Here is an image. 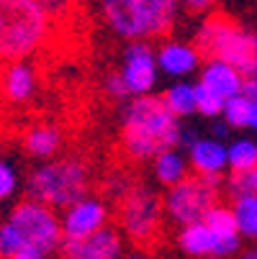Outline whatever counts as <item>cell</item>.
Instances as JSON below:
<instances>
[{
	"label": "cell",
	"instance_id": "obj_1",
	"mask_svg": "<svg viewBox=\"0 0 257 259\" xmlns=\"http://www.w3.org/2000/svg\"><path fill=\"white\" fill-rule=\"evenodd\" d=\"M182 121L175 118L160 93L129 98L119 116V144L129 162L144 164L182 146Z\"/></svg>",
	"mask_w": 257,
	"mask_h": 259
},
{
	"label": "cell",
	"instance_id": "obj_2",
	"mask_svg": "<svg viewBox=\"0 0 257 259\" xmlns=\"http://www.w3.org/2000/svg\"><path fill=\"white\" fill-rule=\"evenodd\" d=\"M54 36V18L39 0H0V64L31 62Z\"/></svg>",
	"mask_w": 257,
	"mask_h": 259
},
{
	"label": "cell",
	"instance_id": "obj_3",
	"mask_svg": "<svg viewBox=\"0 0 257 259\" xmlns=\"http://www.w3.org/2000/svg\"><path fill=\"white\" fill-rule=\"evenodd\" d=\"M26 198L52 210H64L83 200L93 190V172L83 157L62 154L49 162H39L23 180Z\"/></svg>",
	"mask_w": 257,
	"mask_h": 259
},
{
	"label": "cell",
	"instance_id": "obj_4",
	"mask_svg": "<svg viewBox=\"0 0 257 259\" xmlns=\"http://www.w3.org/2000/svg\"><path fill=\"white\" fill-rule=\"evenodd\" d=\"M193 44L203 59H222L257 82V31L247 28L227 13H208L193 33Z\"/></svg>",
	"mask_w": 257,
	"mask_h": 259
},
{
	"label": "cell",
	"instance_id": "obj_5",
	"mask_svg": "<svg viewBox=\"0 0 257 259\" xmlns=\"http://www.w3.org/2000/svg\"><path fill=\"white\" fill-rule=\"evenodd\" d=\"M116 229L126 241H131L136 249H150L165 226V205L162 193L152 182L139 180L136 175L131 182L111 200Z\"/></svg>",
	"mask_w": 257,
	"mask_h": 259
},
{
	"label": "cell",
	"instance_id": "obj_6",
	"mask_svg": "<svg viewBox=\"0 0 257 259\" xmlns=\"http://www.w3.org/2000/svg\"><path fill=\"white\" fill-rule=\"evenodd\" d=\"M13 226L18 236V254H28L33 259H52L62 251L64 236H62V221L59 213L36 203L31 198H21L11 205V210L3 215Z\"/></svg>",
	"mask_w": 257,
	"mask_h": 259
},
{
	"label": "cell",
	"instance_id": "obj_7",
	"mask_svg": "<svg viewBox=\"0 0 257 259\" xmlns=\"http://www.w3.org/2000/svg\"><path fill=\"white\" fill-rule=\"evenodd\" d=\"M222 190L224 182L206 180L198 175H188L175 188L162 193V205H165V218L172 221L177 229L198 224L206 218V213L222 203Z\"/></svg>",
	"mask_w": 257,
	"mask_h": 259
},
{
	"label": "cell",
	"instance_id": "obj_8",
	"mask_svg": "<svg viewBox=\"0 0 257 259\" xmlns=\"http://www.w3.org/2000/svg\"><path fill=\"white\" fill-rule=\"evenodd\" d=\"M116 72L124 80L129 98L152 95L157 88V80H160L155 47L150 41H129L121 52V64Z\"/></svg>",
	"mask_w": 257,
	"mask_h": 259
},
{
	"label": "cell",
	"instance_id": "obj_9",
	"mask_svg": "<svg viewBox=\"0 0 257 259\" xmlns=\"http://www.w3.org/2000/svg\"><path fill=\"white\" fill-rule=\"evenodd\" d=\"M111 218H114V208L105 198L100 195H85L83 200L72 203L69 208H64L59 213L62 221V236L64 244L72 241H83L88 236H93L95 231L111 226Z\"/></svg>",
	"mask_w": 257,
	"mask_h": 259
},
{
	"label": "cell",
	"instance_id": "obj_10",
	"mask_svg": "<svg viewBox=\"0 0 257 259\" xmlns=\"http://www.w3.org/2000/svg\"><path fill=\"white\" fill-rule=\"evenodd\" d=\"M155 59H157L160 75L170 77L172 82L191 80L193 75H198V69L203 64V54L198 52L193 39H175V36L157 41Z\"/></svg>",
	"mask_w": 257,
	"mask_h": 259
},
{
	"label": "cell",
	"instance_id": "obj_11",
	"mask_svg": "<svg viewBox=\"0 0 257 259\" xmlns=\"http://www.w3.org/2000/svg\"><path fill=\"white\" fill-rule=\"evenodd\" d=\"M182 152H186V157H188L191 175L224 182V177L229 172V164H227V141L216 139L211 134H198Z\"/></svg>",
	"mask_w": 257,
	"mask_h": 259
},
{
	"label": "cell",
	"instance_id": "obj_12",
	"mask_svg": "<svg viewBox=\"0 0 257 259\" xmlns=\"http://www.w3.org/2000/svg\"><path fill=\"white\" fill-rule=\"evenodd\" d=\"M182 8L180 0H139V23H141V41H162L177 26Z\"/></svg>",
	"mask_w": 257,
	"mask_h": 259
},
{
	"label": "cell",
	"instance_id": "obj_13",
	"mask_svg": "<svg viewBox=\"0 0 257 259\" xmlns=\"http://www.w3.org/2000/svg\"><path fill=\"white\" fill-rule=\"evenodd\" d=\"M126 239L116 226H105L83 241H72L62 246V256H78V259H124Z\"/></svg>",
	"mask_w": 257,
	"mask_h": 259
},
{
	"label": "cell",
	"instance_id": "obj_14",
	"mask_svg": "<svg viewBox=\"0 0 257 259\" xmlns=\"http://www.w3.org/2000/svg\"><path fill=\"white\" fill-rule=\"evenodd\" d=\"M39 93V69L31 62H11L0 72V98L11 105H26Z\"/></svg>",
	"mask_w": 257,
	"mask_h": 259
},
{
	"label": "cell",
	"instance_id": "obj_15",
	"mask_svg": "<svg viewBox=\"0 0 257 259\" xmlns=\"http://www.w3.org/2000/svg\"><path fill=\"white\" fill-rule=\"evenodd\" d=\"M100 18L114 36L129 41H141L139 0H98Z\"/></svg>",
	"mask_w": 257,
	"mask_h": 259
},
{
	"label": "cell",
	"instance_id": "obj_16",
	"mask_svg": "<svg viewBox=\"0 0 257 259\" xmlns=\"http://www.w3.org/2000/svg\"><path fill=\"white\" fill-rule=\"evenodd\" d=\"M21 146L36 162L57 159V157H62V149H64V131L57 123H49V121L31 123L21 136Z\"/></svg>",
	"mask_w": 257,
	"mask_h": 259
},
{
	"label": "cell",
	"instance_id": "obj_17",
	"mask_svg": "<svg viewBox=\"0 0 257 259\" xmlns=\"http://www.w3.org/2000/svg\"><path fill=\"white\" fill-rule=\"evenodd\" d=\"M196 82H198L203 90H208L211 95L222 98L224 103H227L229 98L239 95L242 88H244L242 72H237L232 64H227V62H222V59H203Z\"/></svg>",
	"mask_w": 257,
	"mask_h": 259
},
{
	"label": "cell",
	"instance_id": "obj_18",
	"mask_svg": "<svg viewBox=\"0 0 257 259\" xmlns=\"http://www.w3.org/2000/svg\"><path fill=\"white\" fill-rule=\"evenodd\" d=\"M203 224L213 231V236H216V241H218V256H222V259H232L234 254L242 251V236H239V231H237L232 208H229L227 203L213 205V208L206 213Z\"/></svg>",
	"mask_w": 257,
	"mask_h": 259
},
{
	"label": "cell",
	"instance_id": "obj_19",
	"mask_svg": "<svg viewBox=\"0 0 257 259\" xmlns=\"http://www.w3.org/2000/svg\"><path fill=\"white\" fill-rule=\"evenodd\" d=\"M177 249L188 259H222L218 256V241L203 221L177 229Z\"/></svg>",
	"mask_w": 257,
	"mask_h": 259
},
{
	"label": "cell",
	"instance_id": "obj_20",
	"mask_svg": "<svg viewBox=\"0 0 257 259\" xmlns=\"http://www.w3.org/2000/svg\"><path fill=\"white\" fill-rule=\"evenodd\" d=\"M152 177L160 188L170 190L175 188L177 182H182L188 175H191V167H188V157L182 149H167L162 154H157L152 162Z\"/></svg>",
	"mask_w": 257,
	"mask_h": 259
},
{
	"label": "cell",
	"instance_id": "obj_21",
	"mask_svg": "<svg viewBox=\"0 0 257 259\" xmlns=\"http://www.w3.org/2000/svg\"><path fill=\"white\" fill-rule=\"evenodd\" d=\"M160 98L165 100L167 110L175 116V118H191L196 116V82L191 80H177V82H170Z\"/></svg>",
	"mask_w": 257,
	"mask_h": 259
},
{
	"label": "cell",
	"instance_id": "obj_22",
	"mask_svg": "<svg viewBox=\"0 0 257 259\" xmlns=\"http://www.w3.org/2000/svg\"><path fill=\"white\" fill-rule=\"evenodd\" d=\"M227 164L229 175L247 172L257 167V139L254 136H234L227 141Z\"/></svg>",
	"mask_w": 257,
	"mask_h": 259
},
{
	"label": "cell",
	"instance_id": "obj_23",
	"mask_svg": "<svg viewBox=\"0 0 257 259\" xmlns=\"http://www.w3.org/2000/svg\"><path fill=\"white\" fill-rule=\"evenodd\" d=\"M232 215L242 239L257 241V198L254 195H242L232 198Z\"/></svg>",
	"mask_w": 257,
	"mask_h": 259
},
{
	"label": "cell",
	"instance_id": "obj_24",
	"mask_svg": "<svg viewBox=\"0 0 257 259\" xmlns=\"http://www.w3.org/2000/svg\"><path fill=\"white\" fill-rule=\"evenodd\" d=\"M249 108H252V100H249L244 93H239V95H234V98H229V100L224 103L222 121L227 123L229 131H242V128H247V123H249Z\"/></svg>",
	"mask_w": 257,
	"mask_h": 259
},
{
	"label": "cell",
	"instance_id": "obj_25",
	"mask_svg": "<svg viewBox=\"0 0 257 259\" xmlns=\"http://www.w3.org/2000/svg\"><path fill=\"white\" fill-rule=\"evenodd\" d=\"M21 190H23V180L18 167L8 157H0V205L13 200Z\"/></svg>",
	"mask_w": 257,
	"mask_h": 259
},
{
	"label": "cell",
	"instance_id": "obj_26",
	"mask_svg": "<svg viewBox=\"0 0 257 259\" xmlns=\"http://www.w3.org/2000/svg\"><path fill=\"white\" fill-rule=\"evenodd\" d=\"M224 190L232 198H242V195H254L257 198V167L247 169V172H234L224 177Z\"/></svg>",
	"mask_w": 257,
	"mask_h": 259
},
{
	"label": "cell",
	"instance_id": "obj_27",
	"mask_svg": "<svg viewBox=\"0 0 257 259\" xmlns=\"http://www.w3.org/2000/svg\"><path fill=\"white\" fill-rule=\"evenodd\" d=\"M222 110H224V100L211 95L208 90H203L196 82V116L203 118H222Z\"/></svg>",
	"mask_w": 257,
	"mask_h": 259
},
{
	"label": "cell",
	"instance_id": "obj_28",
	"mask_svg": "<svg viewBox=\"0 0 257 259\" xmlns=\"http://www.w3.org/2000/svg\"><path fill=\"white\" fill-rule=\"evenodd\" d=\"M103 93L111 98V100H119V103H126L129 100V93L124 88V80L119 77V72H108V75L103 77Z\"/></svg>",
	"mask_w": 257,
	"mask_h": 259
},
{
	"label": "cell",
	"instance_id": "obj_29",
	"mask_svg": "<svg viewBox=\"0 0 257 259\" xmlns=\"http://www.w3.org/2000/svg\"><path fill=\"white\" fill-rule=\"evenodd\" d=\"M218 3H224V0H180V8L188 11V13H198V16H208L216 11Z\"/></svg>",
	"mask_w": 257,
	"mask_h": 259
},
{
	"label": "cell",
	"instance_id": "obj_30",
	"mask_svg": "<svg viewBox=\"0 0 257 259\" xmlns=\"http://www.w3.org/2000/svg\"><path fill=\"white\" fill-rule=\"evenodd\" d=\"M39 3L49 11V16L57 21V18H64L69 11H72V6H75V0H39Z\"/></svg>",
	"mask_w": 257,
	"mask_h": 259
},
{
	"label": "cell",
	"instance_id": "obj_31",
	"mask_svg": "<svg viewBox=\"0 0 257 259\" xmlns=\"http://www.w3.org/2000/svg\"><path fill=\"white\" fill-rule=\"evenodd\" d=\"M247 131H252L257 136V100H252V108H249V123H247Z\"/></svg>",
	"mask_w": 257,
	"mask_h": 259
},
{
	"label": "cell",
	"instance_id": "obj_32",
	"mask_svg": "<svg viewBox=\"0 0 257 259\" xmlns=\"http://www.w3.org/2000/svg\"><path fill=\"white\" fill-rule=\"evenodd\" d=\"M124 259H157L155 254H150L146 249H134V251H126Z\"/></svg>",
	"mask_w": 257,
	"mask_h": 259
},
{
	"label": "cell",
	"instance_id": "obj_33",
	"mask_svg": "<svg viewBox=\"0 0 257 259\" xmlns=\"http://www.w3.org/2000/svg\"><path fill=\"white\" fill-rule=\"evenodd\" d=\"M242 93H244L249 100H257V82H254V80H244V88H242Z\"/></svg>",
	"mask_w": 257,
	"mask_h": 259
},
{
	"label": "cell",
	"instance_id": "obj_34",
	"mask_svg": "<svg viewBox=\"0 0 257 259\" xmlns=\"http://www.w3.org/2000/svg\"><path fill=\"white\" fill-rule=\"evenodd\" d=\"M239 259H257V246H252V249L242 251V254H239Z\"/></svg>",
	"mask_w": 257,
	"mask_h": 259
},
{
	"label": "cell",
	"instance_id": "obj_35",
	"mask_svg": "<svg viewBox=\"0 0 257 259\" xmlns=\"http://www.w3.org/2000/svg\"><path fill=\"white\" fill-rule=\"evenodd\" d=\"M13 259H33V256H28V254H16Z\"/></svg>",
	"mask_w": 257,
	"mask_h": 259
},
{
	"label": "cell",
	"instance_id": "obj_36",
	"mask_svg": "<svg viewBox=\"0 0 257 259\" xmlns=\"http://www.w3.org/2000/svg\"><path fill=\"white\" fill-rule=\"evenodd\" d=\"M64 259H78V256H64Z\"/></svg>",
	"mask_w": 257,
	"mask_h": 259
},
{
	"label": "cell",
	"instance_id": "obj_37",
	"mask_svg": "<svg viewBox=\"0 0 257 259\" xmlns=\"http://www.w3.org/2000/svg\"><path fill=\"white\" fill-rule=\"evenodd\" d=\"M0 72H3V64H0Z\"/></svg>",
	"mask_w": 257,
	"mask_h": 259
}]
</instances>
